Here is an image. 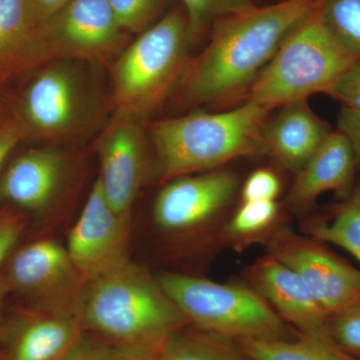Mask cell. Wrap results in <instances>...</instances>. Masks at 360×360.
Masks as SVG:
<instances>
[{"label": "cell", "mask_w": 360, "mask_h": 360, "mask_svg": "<svg viewBox=\"0 0 360 360\" xmlns=\"http://www.w3.org/2000/svg\"><path fill=\"white\" fill-rule=\"evenodd\" d=\"M270 108L250 101L224 112L196 111L153 123L156 170L163 181L210 172L240 158L266 155Z\"/></svg>", "instance_id": "3957f363"}, {"label": "cell", "mask_w": 360, "mask_h": 360, "mask_svg": "<svg viewBox=\"0 0 360 360\" xmlns=\"http://www.w3.org/2000/svg\"><path fill=\"white\" fill-rule=\"evenodd\" d=\"M248 281L298 335H314L328 330V316L302 279L269 253L251 265Z\"/></svg>", "instance_id": "5bb4252c"}, {"label": "cell", "mask_w": 360, "mask_h": 360, "mask_svg": "<svg viewBox=\"0 0 360 360\" xmlns=\"http://www.w3.org/2000/svg\"><path fill=\"white\" fill-rule=\"evenodd\" d=\"M329 333L338 347L355 360H360V302L328 317Z\"/></svg>", "instance_id": "484cf974"}, {"label": "cell", "mask_w": 360, "mask_h": 360, "mask_svg": "<svg viewBox=\"0 0 360 360\" xmlns=\"http://www.w3.org/2000/svg\"><path fill=\"white\" fill-rule=\"evenodd\" d=\"M281 206L276 200L245 201L234 210L222 231V245L232 250H248L257 243H264L281 222Z\"/></svg>", "instance_id": "ffe728a7"}, {"label": "cell", "mask_w": 360, "mask_h": 360, "mask_svg": "<svg viewBox=\"0 0 360 360\" xmlns=\"http://www.w3.org/2000/svg\"><path fill=\"white\" fill-rule=\"evenodd\" d=\"M101 174L97 181L116 212L130 217L146 172V149L134 116L120 115L98 144Z\"/></svg>", "instance_id": "7c38bea8"}, {"label": "cell", "mask_w": 360, "mask_h": 360, "mask_svg": "<svg viewBox=\"0 0 360 360\" xmlns=\"http://www.w3.org/2000/svg\"><path fill=\"white\" fill-rule=\"evenodd\" d=\"M37 32L44 52L86 58L103 56L124 39L108 0H71Z\"/></svg>", "instance_id": "8fae6325"}, {"label": "cell", "mask_w": 360, "mask_h": 360, "mask_svg": "<svg viewBox=\"0 0 360 360\" xmlns=\"http://www.w3.org/2000/svg\"><path fill=\"white\" fill-rule=\"evenodd\" d=\"M37 53L44 52L26 0H0V66Z\"/></svg>", "instance_id": "603a6c76"}, {"label": "cell", "mask_w": 360, "mask_h": 360, "mask_svg": "<svg viewBox=\"0 0 360 360\" xmlns=\"http://www.w3.org/2000/svg\"><path fill=\"white\" fill-rule=\"evenodd\" d=\"M160 352L150 348L113 345L111 360H158Z\"/></svg>", "instance_id": "e575fe53"}, {"label": "cell", "mask_w": 360, "mask_h": 360, "mask_svg": "<svg viewBox=\"0 0 360 360\" xmlns=\"http://www.w3.org/2000/svg\"><path fill=\"white\" fill-rule=\"evenodd\" d=\"M191 42L186 14L177 8L125 49L113 71L120 115L135 117L160 103L184 72Z\"/></svg>", "instance_id": "8992f818"}, {"label": "cell", "mask_w": 360, "mask_h": 360, "mask_svg": "<svg viewBox=\"0 0 360 360\" xmlns=\"http://www.w3.org/2000/svg\"><path fill=\"white\" fill-rule=\"evenodd\" d=\"M281 191L278 176L269 169H258L241 186V202L276 200Z\"/></svg>", "instance_id": "83f0119b"}, {"label": "cell", "mask_w": 360, "mask_h": 360, "mask_svg": "<svg viewBox=\"0 0 360 360\" xmlns=\"http://www.w3.org/2000/svg\"><path fill=\"white\" fill-rule=\"evenodd\" d=\"M68 163L60 153L49 149H30L8 165L0 180V198L20 210H46L65 184Z\"/></svg>", "instance_id": "ac0fdd59"}, {"label": "cell", "mask_w": 360, "mask_h": 360, "mask_svg": "<svg viewBox=\"0 0 360 360\" xmlns=\"http://www.w3.org/2000/svg\"><path fill=\"white\" fill-rule=\"evenodd\" d=\"M25 229L22 213L11 208L0 210V266L13 253Z\"/></svg>", "instance_id": "f546056e"}, {"label": "cell", "mask_w": 360, "mask_h": 360, "mask_svg": "<svg viewBox=\"0 0 360 360\" xmlns=\"http://www.w3.org/2000/svg\"><path fill=\"white\" fill-rule=\"evenodd\" d=\"M357 165L347 139L336 130L295 174L285 202L293 212H307L321 194L333 191L347 198L354 186Z\"/></svg>", "instance_id": "9a60e30c"}, {"label": "cell", "mask_w": 360, "mask_h": 360, "mask_svg": "<svg viewBox=\"0 0 360 360\" xmlns=\"http://www.w3.org/2000/svg\"><path fill=\"white\" fill-rule=\"evenodd\" d=\"M303 231L321 243L342 248L360 262V182L329 219L307 220Z\"/></svg>", "instance_id": "7402d4cb"}, {"label": "cell", "mask_w": 360, "mask_h": 360, "mask_svg": "<svg viewBox=\"0 0 360 360\" xmlns=\"http://www.w3.org/2000/svg\"><path fill=\"white\" fill-rule=\"evenodd\" d=\"M70 2L71 0H26L32 27L39 30Z\"/></svg>", "instance_id": "d6a6232c"}, {"label": "cell", "mask_w": 360, "mask_h": 360, "mask_svg": "<svg viewBox=\"0 0 360 360\" xmlns=\"http://www.w3.org/2000/svg\"><path fill=\"white\" fill-rule=\"evenodd\" d=\"M84 333L79 315L30 307L4 331L0 360H60Z\"/></svg>", "instance_id": "4fadbf2b"}, {"label": "cell", "mask_w": 360, "mask_h": 360, "mask_svg": "<svg viewBox=\"0 0 360 360\" xmlns=\"http://www.w3.org/2000/svg\"><path fill=\"white\" fill-rule=\"evenodd\" d=\"M236 342L250 360H355L338 347L328 330L292 340L246 338Z\"/></svg>", "instance_id": "d6986e66"}, {"label": "cell", "mask_w": 360, "mask_h": 360, "mask_svg": "<svg viewBox=\"0 0 360 360\" xmlns=\"http://www.w3.org/2000/svg\"><path fill=\"white\" fill-rule=\"evenodd\" d=\"M267 253L302 279L326 316L360 302V270L288 224L277 227L264 243Z\"/></svg>", "instance_id": "ba28073f"}, {"label": "cell", "mask_w": 360, "mask_h": 360, "mask_svg": "<svg viewBox=\"0 0 360 360\" xmlns=\"http://www.w3.org/2000/svg\"><path fill=\"white\" fill-rule=\"evenodd\" d=\"M7 292H8V288H7L6 276L4 274H0V315H1L2 304Z\"/></svg>", "instance_id": "d590c367"}, {"label": "cell", "mask_w": 360, "mask_h": 360, "mask_svg": "<svg viewBox=\"0 0 360 360\" xmlns=\"http://www.w3.org/2000/svg\"><path fill=\"white\" fill-rule=\"evenodd\" d=\"M80 316L85 333L115 347L156 350L189 324L156 276L130 262L87 283Z\"/></svg>", "instance_id": "7a4b0ae2"}, {"label": "cell", "mask_w": 360, "mask_h": 360, "mask_svg": "<svg viewBox=\"0 0 360 360\" xmlns=\"http://www.w3.org/2000/svg\"><path fill=\"white\" fill-rule=\"evenodd\" d=\"M338 130L347 139L360 168V110L342 106L338 117Z\"/></svg>", "instance_id": "1f68e13d"}, {"label": "cell", "mask_w": 360, "mask_h": 360, "mask_svg": "<svg viewBox=\"0 0 360 360\" xmlns=\"http://www.w3.org/2000/svg\"><path fill=\"white\" fill-rule=\"evenodd\" d=\"M264 125L266 155L279 167L297 174L333 132L310 108L307 99L281 106Z\"/></svg>", "instance_id": "e0dca14e"}, {"label": "cell", "mask_w": 360, "mask_h": 360, "mask_svg": "<svg viewBox=\"0 0 360 360\" xmlns=\"http://www.w3.org/2000/svg\"><path fill=\"white\" fill-rule=\"evenodd\" d=\"M156 278L188 323L200 330L236 341L298 336L250 285L214 283L172 271L161 272Z\"/></svg>", "instance_id": "5b68a950"}, {"label": "cell", "mask_w": 360, "mask_h": 360, "mask_svg": "<svg viewBox=\"0 0 360 360\" xmlns=\"http://www.w3.org/2000/svg\"><path fill=\"white\" fill-rule=\"evenodd\" d=\"M165 0H108L124 32L146 30L162 8Z\"/></svg>", "instance_id": "4316f807"}, {"label": "cell", "mask_w": 360, "mask_h": 360, "mask_svg": "<svg viewBox=\"0 0 360 360\" xmlns=\"http://www.w3.org/2000/svg\"><path fill=\"white\" fill-rule=\"evenodd\" d=\"M113 345L108 341L84 333L60 360H111Z\"/></svg>", "instance_id": "4dcf8cb0"}, {"label": "cell", "mask_w": 360, "mask_h": 360, "mask_svg": "<svg viewBox=\"0 0 360 360\" xmlns=\"http://www.w3.org/2000/svg\"><path fill=\"white\" fill-rule=\"evenodd\" d=\"M188 20L191 40H198L224 16L253 6L252 0H180Z\"/></svg>", "instance_id": "d4e9b609"}, {"label": "cell", "mask_w": 360, "mask_h": 360, "mask_svg": "<svg viewBox=\"0 0 360 360\" xmlns=\"http://www.w3.org/2000/svg\"><path fill=\"white\" fill-rule=\"evenodd\" d=\"M319 13L336 41L360 59V0H321Z\"/></svg>", "instance_id": "cb8c5ba5"}, {"label": "cell", "mask_w": 360, "mask_h": 360, "mask_svg": "<svg viewBox=\"0 0 360 360\" xmlns=\"http://www.w3.org/2000/svg\"><path fill=\"white\" fill-rule=\"evenodd\" d=\"M319 1L253 4L217 20L210 44L180 75L179 92L184 103L200 105L245 96L288 33L314 13Z\"/></svg>", "instance_id": "6da1fadb"}, {"label": "cell", "mask_w": 360, "mask_h": 360, "mask_svg": "<svg viewBox=\"0 0 360 360\" xmlns=\"http://www.w3.org/2000/svg\"><path fill=\"white\" fill-rule=\"evenodd\" d=\"M22 137L23 127L18 120H8L0 123V169Z\"/></svg>", "instance_id": "836d02e7"}, {"label": "cell", "mask_w": 360, "mask_h": 360, "mask_svg": "<svg viewBox=\"0 0 360 360\" xmlns=\"http://www.w3.org/2000/svg\"><path fill=\"white\" fill-rule=\"evenodd\" d=\"M326 94L340 101L345 108L360 110V59L335 80Z\"/></svg>", "instance_id": "f1b7e54d"}, {"label": "cell", "mask_w": 360, "mask_h": 360, "mask_svg": "<svg viewBox=\"0 0 360 360\" xmlns=\"http://www.w3.org/2000/svg\"><path fill=\"white\" fill-rule=\"evenodd\" d=\"M357 59L330 34L317 7L288 33L243 101L274 110L312 94H326Z\"/></svg>", "instance_id": "277c9868"}, {"label": "cell", "mask_w": 360, "mask_h": 360, "mask_svg": "<svg viewBox=\"0 0 360 360\" xmlns=\"http://www.w3.org/2000/svg\"><path fill=\"white\" fill-rule=\"evenodd\" d=\"M4 276L8 291L25 297L30 307L80 316L87 283L58 241L39 239L22 246Z\"/></svg>", "instance_id": "9c48e42d"}, {"label": "cell", "mask_w": 360, "mask_h": 360, "mask_svg": "<svg viewBox=\"0 0 360 360\" xmlns=\"http://www.w3.org/2000/svg\"><path fill=\"white\" fill-rule=\"evenodd\" d=\"M129 227L130 217L116 212L96 179L66 246L87 283L129 264Z\"/></svg>", "instance_id": "30bf717a"}, {"label": "cell", "mask_w": 360, "mask_h": 360, "mask_svg": "<svg viewBox=\"0 0 360 360\" xmlns=\"http://www.w3.org/2000/svg\"><path fill=\"white\" fill-rule=\"evenodd\" d=\"M186 328L168 338L161 347L158 360H250L231 338Z\"/></svg>", "instance_id": "44dd1931"}, {"label": "cell", "mask_w": 360, "mask_h": 360, "mask_svg": "<svg viewBox=\"0 0 360 360\" xmlns=\"http://www.w3.org/2000/svg\"><path fill=\"white\" fill-rule=\"evenodd\" d=\"M238 189V177L224 169L169 180L153 203V222L175 245H222L229 210Z\"/></svg>", "instance_id": "52a82bcc"}, {"label": "cell", "mask_w": 360, "mask_h": 360, "mask_svg": "<svg viewBox=\"0 0 360 360\" xmlns=\"http://www.w3.org/2000/svg\"><path fill=\"white\" fill-rule=\"evenodd\" d=\"M22 108L26 123L35 131L65 134L77 124L84 110L79 80L65 66L42 71L26 89Z\"/></svg>", "instance_id": "2e32d148"}]
</instances>
